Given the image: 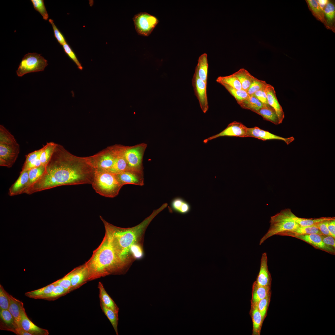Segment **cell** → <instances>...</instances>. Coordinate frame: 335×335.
<instances>
[{
    "mask_svg": "<svg viewBox=\"0 0 335 335\" xmlns=\"http://www.w3.org/2000/svg\"><path fill=\"white\" fill-rule=\"evenodd\" d=\"M43 174L30 186L28 194L56 187L92 184L95 169L86 159L76 158L57 144Z\"/></svg>",
    "mask_w": 335,
    "mask_h": 335,
    "instance_id": "cell-1",
    "label": "cell"
},
{
    "mask_svg": "<svg viewBox=\"0 0 335 335\" xmlns=\"http://www.w3.org/2000/svg\"><path fill=\"white\" fill-rule=\"evenodd\" d=\"M85 264L88 271V281L110 275L123 273L128 267L120 259L106 231L101 243Z\"/></svg>",
    "mask_w": 335,
    "mask_h": 335,
    "instance_id": "cell-2",
    "label": "cell"
},
{
    "mask_svg": "<svg viewBox=\"0 0 335 335\" xmlns=\"http://www.w3.org/2000/svg\"><path fill=\"white\" fill-rule=\"evenodd\" d=\"M165 207L162 206L154 210L151 214L141 223L131 228L118 227L105 221L101 216V220L104 225L105 231L111 239L112 243L121 261L127 266L131 262L132 257L130 253L131 247L138 243L145 229L154 217Z\"/></svg>",
    "mask_w": 335,
    "mask_h": 335,
    "instance_id": "cell-3",
    "label": "cell"
},
{
    "mask_svg": "<svg viewBox=\"0 0 335 335\" xmlns=\"http://www.w3.org/2000/svg\"><path fill=\"white\" fill-rule=\"evenodd\" d=\"M91 185L96 192L102 196L111 198L116 196L123 187L115 174L98 169H95Z\"/></svg>",
    "mask_w": 335,
    "mask_h": 335,
    "instance_id": "cell-4",
    "label": "cell"
},
{
    "mask_svg": "<svg viewBox=\"0 0 335 335\" xmlns=\"http://www.w3.org/2000/svg\"><path fill=\"white\" fill-rule=\"evenodd\" d=\"M20 147L13 135L0 125V166L10 168L16 161Z\"/></svg>",
    "mask_w": 335,
    "mask_h": 335,
    "instance_id": "cell-5",
    "label": "cell"
},
{
    "mask_svg": "<svg viewBox=\"0 0 335 335\" xmlns=\"http://www.w3.org/2000/svg\"><path fill=\"white\" fill-rule=\"evenodd\" d=\"M48 65L47 60L41 54L29 53L22 58L16 70V75L21 77L28 73L42 71Z\"/></svg>",
    "mask_w": 335,
    "mask_h": 335,
    "instance_id": "cell-6",
    "label": "cell"
},
{
    "mask_svg": "<svg viewBox=\"0 0 335 335\" xmlns=\"http://www.w3.org/2000/svg\"><path fill=\"white\" fill-rule=\"evenodd\" d=\"M270 222V228L261 239L259 245L261 244L266 240L273 235H278L282 232L295 229L300 226L280 212L271 217Z\"/></svg>",
    "mask_w": 335,
    "mask_h": 335,
    "instance_id": "cell-7",
    "label": "cell"
},
{
    "mask_svg": "<svg viewBox=\"0 0 335 335\" xmlns=\"http://www.w3.org/2000/svg\"><path fill=\"white\" fill-rule=\"evenodd\" d=\"M133 20L137 33L144 36H148L159 21L156 17L146 12L136 14Z\"/></svg>",
    "mask_w": 335,
    "mask_h": 335,
    "instance_id": "cell-8",
    "label": "cell"
},
{
    "mask_svg": "<svg viewBox=\"0 0 335 335\" xmlns=\"http://www.w3.org/2000/svg\"><path fill=\"white\" fill-rule=\"evenodd\" d=\"M248 128L240 122L234 121L229 124L225 129L219 133L204 140L203 142L206 144L210 140L222 136L247 137Z\"/></svg>",
    "mask_w": 335,
    "mask_h": 335,
    "instance_id": "cell-9",
    "label": "cell"
},
{
    "mask_svg": "<svg viewBox=\"0 0 335 335\" xmlns=\"http://www.w3.org/2000/svg\"><path fill=\"white\" fill-rule=\"evenodd\" d=\"M207 83L200 79L194 72L192 79V85L201 109L204 113H206L209 108L207 94Z\"/></svg>",
    "mask_w": 335,
    "mask_h": 335,
    "instance_id": "cell-10",
    "label": "cell"
},
{
    "mask_svg": "<svg viewBox=\"0 0 335 335\" xmlns=\"http://www.w3.org/2000/svg\"><path fill=\"white\" fill-rule=\"evenodd\" d=\"M115 174L122 186L127 184L139 186L144 185L143 176L138 170L130 169Z\"/></svg>",
    "mask_w": 335,
    "mask_h": 335,
    "instance_id": "cell-11",
    "label": "cell"
},
{
    "mask_svg": "<svg viewBox=\"0 0 335 335\" xmlns=\"http://www.w3.org/2000/svg\"><path fill=\"white\" fill-rule=\"evenodd\" d=\"M255 138L263 141L270 140H277L284 141L288 145L294 140V137L292 136L287 138H284L272 134L269 132L255 127L248 128L247 137Z\"/></svg>",
    "mask_w": 335,
    "mask_h": 335,
    "instance_id": "cell-12",
    "label": "cell"
},
{
    "mask_svg": "<svg viewBox=\"0 0 335 335\" xmlns=\"http://www.w3.org/2000/svg\"><path fill=\"white\" fill-rule=\"evenodd\" d=\"M116 157L111 154H106L87 159L94 169L109 171L114 163Z\"/></svg>",
    "mask_w": 335,
    "mask_h": 335,
    "instance_id": "cell-13",
    "label": "cell"
},
{
    "mask_svg": "<svg viewBox=\"0 0 335 335\" xmlns=\"http://www.w3.org/2000/svg\"><path fill=\"white\" fill-rule=\"evenodd\" d=\"M295 238L309 243L316 249L324 251L331 254H335V248L325 244L323 241L321 235L319 234L300 235L296 236Z\"/></svg>",
    "mask_w": 335,
    "mask_h": 335,
    "instance_id": "cell-14",
    "label": "cell"
},
{
    "mask_svg": "<svg viewBox=\"0 0 335 335\" xmlns=\"http://www.w3.org/2000/svg\"><path fill=\"white\" fill-rule=\"evenodd\" d=\"M285 216L298 224L300 226H307L315 225L320 222L330 220L335 218L334 217H323L317 218H305L296 216L289 208L280 211Z\"/></svg>",
    "mask_w": 335,
    "mask_h": 335,
    "instance_id": "cell-15",
    "label": "cell"
},
{
    "mask_svg": "<svg viewBox=\"0 0 335 335\" xmlns=\"http://www.w3.org/2000/svg\"><path fill=\"white\" fill-rule=\"evenodd\" d=\"M29 183L28 171L21 172L18 178L9 188V195L14 196L25 193L28 188Z\"/></svg>",
    "mask_w": 335,
    "mask_h": 335,
    "instance_id": "cell-16",
    "label": "cell"
},
{
    "mask_svg": "<svg viewBox=\"0 0 335 335\" xmlns=\"http://www.w3.org/2000/svg\"><path fill=\"white\" fill-rule=\"evenodd\" d=\"M267 261V254L264 252L262 254L259 272L255 281L260 285L271 286V277L268 269Z\"/></svg>",
    "mask_w": 335,
    "mask_h": 335,
    "instance_id": "cell-17",
    "label": "cell"
},
{
    "mask_svg": "<svg viewBox=\"0 0 335 335\" xmlns=\"http://www.w3.org/2000/svg\"><path fill=\"white\" fill-rule=\"evenodd\" d=\"M268 104L275 110L278 117L279 123H282L284 118V113L282 106L277 99L274 87L268 84L265 89Z\"/></svg>",
    "mask_w": 335,
    "mask_h": 335,
    "instance_id": "cell-18",
    "label": "cell"
},
{
    "mask_svg": "<svg viewBox=\"0 0 335 335\" xmlns=\"http://www.w3.org/2000/svg\"><path fill=\"white\" fill-rule=\"evenodd\" d=\"M88 271L85 264L74 269L72 270L70 291L86 283L88 281Z\"/></svg>",
    "mask_w": 335,
    "mask_h": 335,
    "instance_id": "cell-19",
    "label": "cell"
},
{
    "mask_svg": "<svg viewBox=\"0 0 335 335\" xmlns=\"http://www.w3.org/2000/svg\"><path fill=\"white\" fill-rule=\"evenodd\" d=\"M20 325L31 335H48L49 333L47 330L38 327L29 319L24 308H23L21 313Z\"/></svg>",
    "mask_w": 335,
    "mask_h": 335,
    "instance_id": "cell-20",
    "label": "cell"
},
{
    "mask_svg": "<svg viewBox=\"0 0 335 335\" xmlns=\"http://www.w3.org/2000/svg\"><path fill=\"white\" fill-rule=\"evenodd\" d=\"M123 156L131 169L139 170L141 163L142 155L138 148L127 150Z\"/></svg>",
    "mask_w": 335,
    "mask_h": 335,
    "instance_id": "cell-21",
    "label": "cell"
},
{
    "mask_svg": "<svg viewBox=\"0 0 335 335\" xmlns=\"http://www.w3.org/2000/svg\"><path fill=\"white\" fill-rule=\"evenodd\" d=\"M0 329L16 333L19 328L15 318L8 310H0Z\"/></svg>",
    "mask_w": 335,
    "mask_h": 335,
    "instance_id": "cell-22",
    "label": "cell"
},
{
    "mask_svg": "<svg viewBox=\"0 0 335 335\" xmlns=\"http://www.w3.org/2000/svg\"><path fill=\"white\" fill-rule=\"evenodd\" d=\"M311 234H317L320 235L323 234L315 224L307 226H300L295 229L280 233L278 234V235L287 236L295 237L296 236L299 235Z\"/></svg>",
    "mask_w": 335,
    "mask_h": 335,
    "instance_id": "cell-23",
    "label": "cell"
},
{
    "mask_svg": "<svg viewBox=\"0 0 335 335\" xmlns=\"http://www.w3.org/2000/svg\"><path fill=\"white\" fill-rule=\"evenodd\" d=\"M270 287L260 285L254 281L252 287L251 304H257L261 300L270 294Z\"/></svg>",
    "mask_w": 335,
    "mask_h": 335,
    "instance_id": "cell-24",
    "label": "cell"
},
{
    "mask_svg": "<svg viewBox=\"0 0 335 335\" xmlns=\"http://www.w3.org/2000/svg\"><path fill=\"white\" fill-rule=\"evenodd\" d=\"M250 314L252 322L253 335H260L263 321L257 304H251Z\"/></svg>",
    "mask_w": 335,
    "mask_h": 335,
    "instance_id": "cell-25",
    "label": "cell"
},
{
    "mask_svg": "<svg viewBox=\"0 0 335 335\" xmlns=\"http://www.w3.org/2000/svg\"><path fill=\"white\" fill-rule=\"evenodd\" d=\"M9 297L10 303L8 310L15 318L19 328H21L20 325L21 313L24 308V304L11 295Z\"/></svg>",
    "mask_w": 335,
    "mask_h": 335,
    "instance_id": "cell-26",
    "label": "cell"
},
{
    "mask_svg": "<svg viewBox=\"0 0 335 335\" xmlns=\"http://www.w3.org/2000/svg\"><path fill=\"white\" fill-rule=\"evenodd\" d=\"M170 204L171 208L173 211L182 215L188 214L191 209L190 204L180 197L174 198L172 200Z\"/></svg>",
    "mask_w": 335,
    "mask_h": 335,
    "instance_id": "cell-27",
    "label": "cell"
},
{
    "mask_svg": "<svg viewBox=\"0 0 335 335\" xmlns=\"http://www.w3.org/2000/svg\"><path fill=\"white\" fill-rule=\"evenodd\" d=\"M208 71L207 55L205 53L199 57L197 65L195 68V73L200 79L207 83Z\"/></svg>",
    "mask_w": 335,
    "mask_h": 335,
    "instance_id": "cell-28",
    "label": "cell"
},
{
    "mask_svg": "<svg viewBox=\"0 0 335 335\" xmlns=\"http://www.w3.org/2000/svg\"><path fill=\"white\" fill-rule=\"evenodd\" d=\"M100 302L106 307L118 313L119 309L114 301L107 293L102 284L99 282L98 284Z\"/></svg>",
    "mask_w": 335,
    "mask_h": 335,
    "instance_id": "cell-29",
    "label": "cell"
},
{
    "mask_svg": "<svg viewBox=\"0 0 335 335\" xmlns=\"http://www.w3.org/2000/svg\"><path fill=\"white\" fill-rule=\"evenodd\" d=\"M308 7L313 15L318 20L322 23L327 29H330L326 22L324 11L319 7L316 0H306Z\"/></svg>",
    "mask_w": 335,
    "mask_h": 335,
    "instance_id": "cell-30",
    "label": "cell"
},
{
    "mask_svg": "<svg viewBox=\"0 0 335 335\" xmlns=\"http://www.w3.org/2000/svg\"><path fill=\"white\" fill-rule=\"evenodd\" d=\"M255 113L261 116L265 120L270 121L275 125L279 124L275 110L269 105H263L261 109Z\"/></svg>",
    "mask_w": 335,
    "mask_h": 335,
    "instance_id": "cell-31",
    "label": "cell"
},
{
    "mask_svg": "<svg viewBox=\"0 0 335 335\" xmlns=\"http://www.w3.org/2000/svg\"><path fill=\"white\" fill-rule=\"evenodd\" d=\"M233 74L239 80L242 89L247 92L255 77L244 69H241Z\"/></svg>",
    "mask_w": 335,
    "mask_h": 335,
    "instance_id": "cell-32",
    "label": "cell"
},
{
    "mask_svg": "<svg viewBox=\"0 0 335 335\" xmlns=\"http://www.w3.org/2000/svg\"><path fill=\"white\" fill-rule=\"evenodd\" d=\"M237 103L242 108L250 110L254 112L261 109L264 105L253 95Z\"/></svg>",
    "mask_w": 335,
    "mask_h": 335,
    "instance_id": "cell-33",
    "label": "cell"
},
{
    "mask_svg": "<svg viewBox=\"0 0 335 335\" xmlns=\"http://www.w3.org/2000/svg\"><path fill=\"white\" fill-rule=\"evenodd\" d=\"M57 145L53 142H47L44 146L40 157L42 165L45 166L51 158Z\"/></svg>",
    "mask_w": 335,
    "mask_h": 335,
    "instance_id": "cell-34",
    "label": "cell"
},
{
    "mask_svg": "<svg viewBox=\"0 0 335 335\" xmlns=\"http://www.w3.org/2000/svg\"><path fill=\"white\" fill-rule=\"evenodd\" d=\"M56 284L55 281L42 288L27 292L25 293V295L26 296L31 298L41 299L42 297L50 293Z\"/></svg>",
    "mask_w": 335,
    "mask_h": 335,
    "instance_id": "cell-35",
    "label": "cell"
},
{
    "mask_svg": "<svg viewBox=\"0 0 335 335\" xmlns=\"http://www.w3.org/2000/svg\"><path fill=\"white\" fill-rule=\"evenodd\" d=\"M131 169L123 156H116L114 163L109 172L116 174Z\"/></svg>",
    "mask_w": 335,
    "mask_h": 335,
    "instance_id": "cell-36",
    "label": "cell"
},
{
    "mask_svg": "<svg viewBox=\"0 0 335 335\" xmlns=\"http://www.w3.org/2000/svg\"><path fill=\"white\" fill-rule=\"evenodd\" d=\"M325 19L330 29L335 31L334 24L335 22V7L334 3L329 1L325 6L324 9Z\"/></svg>",
    "mask_w": 335,
    "mask_h": 335,
    "instance_id": "cell-37",
    "label": "cell"
},
{
    "mask_svg": "<svg viewBox=\"0 0 335 335\" xmlns=\"http://www.w3.org/2000/svg\"><path fill=\"white\" fill-rule=\"evenodd\" d=\"M216 81L220 84H226L237 89H242L240 82L233 74L227 76H219L216 79Z\"/></svg>",
    "mask_w": 335,
    "mask_h": 335,
    "instance_id": "cell-38",
    "label": "cell"
},
{
    "mask_svg": "<svg viewBox=\"0 0 335 335\" xmlns=\"http://www.w3.org/2000/svg\"><path fill=\"white\" fill-rule=\"evenodd\" d=\"M100 307L103 312L112 324L116 335H118V313L107 308L100 302Z\"/></svg>",
    "mask_w": 335,
    "mask_h": 335,
    "instance_id": "cell-39",
    "label": "cell"
},
{
    "mask_svg": "<svg viewBox=\"0 0 335 335\" xmlns=\"http://www.w3.org/2000/svg\"><path fill=\"white\" fill-rule=\"evenodd\" d=\"M221 84L235 98L237 103L247 98L249 96L247 92L243 89L238 90L226 84Z\"/></svg>",
    "mask_w": 335,
    "mask_h": 335,
    "instance_id": "cell-40",
    "label": "cell"
},
{
    "mask_svg": "<svg viewBox=\"0 0 335 335\" xmlns=\"http://www.w3.org/2000/svg\"><path fill=\"white\" fill-rule=\"evenodd\" d=\"M69 291L62 286L56 284L51 292L49 294L42 297L41 299L48 300H54L59 297L69 293Z\"/></svg>",
    "mask_w": 335,
    "mask_h": 335,
    "instance_id": "cell-41",
    "label": "cell"
},
{
    "mask_svg": "<svg viewBox=\"0 0 335 335\" xmlns=\"http://www.w3.org/2000/svg\"><path fill=\"white\" fill-rule=\"evenodd\" d=\"M45 166L41 165L28 170L29 176L28 188L42 176L45 171Z\"/></svg>",
    "mask_w": 335,
    "mask_h": 335,
    "instance_id": "cell-42",
    "label": "cell"
},
{
    "mask_svg": "<svg viewBox=\"0 0 335 335\" xmlns=\"http://www.w3.org/2000/svg\"><path fill=\"white\" fill-rule=\"evenodd\" d=\"M268 84L265 81L255 77L247 92L249 96H251L257 91L265 90Z\"/></svg>",
    "mask_w": 335,
    "mask_h": 335,
    "instance_id": "cell-43",
    "label": "cell"
},
{
    "mask_svg": "<svg viewBox=\"0 0 335 335\" xmlns=\"http://www.w3.org/2000/svg\"><path fill=\"white\" fill-rule=\"evenodd\" d=\"M31 1L34 9L40 14L43 19L46 20H47L49 16L44 4V0H31Z\"/></svg>",
    "mask_w": 335,
    "mask_h": 335,
    "instance_id": "cell-44",
    "label": "cell"
},
{
    "mask_svg": "<svg viewBox=\"0 0 335 335\" xmlns=\"http://www.w3.org/2000/svg\"><path fill=\"white\" fill-rule=\"evenodd\" d=\"M271 294L261 300L257 304V307L264 321L266 317L268 308L270 301Z\"/></svg>",
    "mask_w": 335,
    "mask_h": 335,
    "instance_id": "cell-45",
    "label": "cell"
},
{
    "mask_svg": "<svg viewBox=\"0 0 335 335\" xmlns=\"http://www.w3.org/2000/svg\"><path fill=\"white\" fill-rule=\"evenodd\" d=\"M9 295L0 284V310H8L10 303Z\"/></svg>",
    "mask_w": 335,
    "mask_h": 335,
    "instance_id": "cell-46",
    "label": "cell"
},
{
    "mask_svg": "<svg viewBox=\"0 0 335 335\" xmlns=\"http://www.w3.org/2000/svg\"><path fill=\"white\" fill-rule=\"evenodd\" d=\"M63 48L65 53L76 64L78 68L80 70H82L83 67L79 62L74 51L69 45L66 42L62 45Z\"/></svg>",
    "mask_w": 335,
    "mask_h": 335,
    "instance_id": "cell-47",
    "label": "cell"
},
{
    "mask_svg": "<svg viewBox=\"0 0 335 335\" xmlns=\"http://www.w3.org/2000/svg\"><path fill=\"white\" fill-rule=\"evenodd\" d=\"M72 271L66 275L63 278L56 281L57 284L59 285L70 292L71 287V278Z\"/></svg>",
    "mask_w": 335,
    "mask_h": 335,
    "instance_id": "cell-48",
    "label": "cell"
},
{
    "mask_svg": "<svg viewBox=\"0 0 335 335\" xmlns=\"http://www.w3.org/2000/svg\"><path fill=\"white\" fill-rule=\"evenodd\" d=\"M48 21L52 26L54 36L59 43L62 46L66 43V42L64 35L55 25L53 20L50 19L48 20Z\"/></svg>",
    "mask_w": 335,
    "mask_h": 335,
    "instance_id": "cell-49",
    "label": "cell"
},
{
    "mask_svg": "<svg viewBox=\"0 0 335 335\" xmlns=\"http://www.w3.org/2000/svg\"><path fill=\"white\" fill-rule=\"evenodd\" d=\"M131 256L136 259L141 258L143 255V251L141 246L136 243L133 245L130 249Z\"/></svg>",
    "mask_w": 335,
    "mask_h": 335,
    "instance_id": "cell-50",
    "label": "cell"
},
{
    "mask_svg": "<svg viewBox=\"0 0 335 335\" xmlns=\"http://www.w3.org/2000/svg\"><path fill=\"white\" fill-rule=\"evenodd\" d=\"M42 148L35 150L30 153L26 156V159L24 164H27L31 161L35 160L40 158V157L42 151Z\"/></svg>",
    "mask_w": 335,
    "mask_h": 335,
    "instance_id": "cell-51",
    "label": "cell"
},
{
    "mask_svg": "<svg viewBox=\"0 0 335 335\" xmlns=\"http://www.w3.org/2000/svg\"><path fill=\"white\" fill-rule=\"evenodd\" d=\"M252 95L256 97L264 105H268L265 90H260L256 92Z\"/></svg>",
    "mask_w": 335,
    "mask_h": 335,
    "instance_id": "cell-52",
    "label": "cell"
},
{
    "mask_svg": "<svg viewBox=\"0 0 335 335\" xmlns=\"http://www.w3.org/2000/svg\"><path fill=\"white\" fill-rule=\"evenodd\" d=\"M329 220L320 222L315 224L323 234L326 235L331 236L328 227V224Z\"/></svg>",
    "mask_w": 335,
    "mask_h": 335,
    "instance_id": "cell-53",
    "label": "cell"
},
{
    "mask_svg": "<svg viewBox=\"0 0 335 335\" xmlns=\"http://www.w3.org/2000/svg\"><path fill=\"white\" fill-rule=\"evenodd\" d=\"M320 235L323 241L325 244L335 248V238L330 235L324 234Z\"/></svg>",
    "mask_w": 335,
    "mask_h": 335,
    "instance_id": "cell-54",
    "label": "cell"
},
{
    "mask_svg": "<svg viewBox=\"0 0 335 335\" xmlns=\"http://www.w3.org/2000/svg\"><path fill=\"white\" fill-rule=\"evenodd\" d=\"M328 227L330 235L335 238V219L328 221Z\"/></svg>",
    "mask_w": 335,
    "mask_h": 335,
    "instance_id": "cell-55",
    "label": "cell"
},
{
    "mask_svg": "<svg viewBox=\"0 0 335 335\" xmlns=\"http://www.w3.org/2000/svg\"><path fill=\"white\" fill-rule=\"evenodd\" d=\"M16 334L18 335H31L22 327L17 329Z\"/></svg>",
    "mask_w": 335,
    "mask_h": 335,
    "instance_id": "cell-56",
    "label": "cell"
},
{
    "mask_svg": "<svg viewBox=\"0 0 335 335\" xmlns=\"http://www.w3.org/2000/svg\"><path fill=\"white\" fill-rule=\"evenodd\" d=\"M319 7L321 9L324 11V8L329 2L328 0H316Z\"/></svg>",
    "mask_w": 335,
    "mask_h": 335,
    "instance_id": "cell-57",
    "label": "cell"
}]
</instances>
